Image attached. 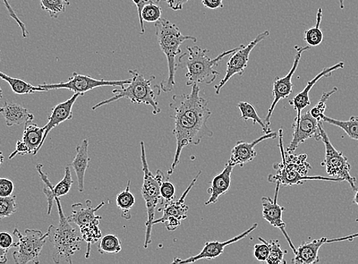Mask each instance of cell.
Here are the masks:
<instances>
[{"mask_svg":"<svg viewBox=\"0 0 358 264\" xmlns=\"http://www.w3.org/2000/svg\"><path fill=\"white\" fill-rule=\"evenodd\" d=\"M199 84H194L190 94L174 95L170 108L174 110L170 116L174 119L173 134L176 139V151L168 175H171L180 161L183 149L197 146L206 138L214 135L208 126L211 112L208 101L200 96Z\"/></svg>","mask_w":358,"mask_h":264,"instance_id":"obj_1","label":"cell"},{"mask_svg":"<svg viewBox=\"0 0 358 264\" xmlns=\"http://www.w3.org/2000/svg\"><path fill=\"white\" fill-rule=\"evenodd\" d=\"M243 46L241 45L224 51L214 59L208 56L210 50L208 49H203L198 45L187 47L186 52L178 57V69H187L185 76L187 87H192L194 84H212L220 75V72L216 70L219 63L224 57L231 55Z\"/></svg>","mask_w":358,"mask_h":264,"instance_id":"obj_2","label":"cell"},{"mask_svg":"<svg viewBox=\"0 0 358 264\" xmlns=\"http://www.w3.org/2000/svg\"><path fill=\"white\" fill-rule=\"evenodd\" d=\"M279 147L282 161L276 163L273 167L276 171L275 175H270L268 180L271 183H280L283 186H293L303 184L306 181H326L340 182H344L343 179L328 177L324 176H308V174L312 168L306 159L308 156L301 154H287L283 146V130L280 129Z\"/></svg>","mask_w":358,"mask_h":264,"instance_id":"obj_3","label":"cell"},{"mask_svg":"<svg viewBox=\"0 0 358 264\" xmlns=\"http://www.w3.org/2000/svg\"><path fill=\"white\" fill-rule=\"evenodd\" d=\"M156 36L160 49L166 57L168 75L159 87L162 91L171 92L176 86V73L178 70L176 57L181 53V45L187 41L197 42V38L184 36L176 25L166 19H160L155 23Z\"/></svg>","mask_w":358,"mask_h":264,"instance_id":"obj_4","label":"cell"},{"mask_svg":"<svg viewBox=\"0 0 358 264\" xmlns=\"http://www.w3.org/2000/svg\"><path fill=\"white\" fill-rule=\"evenodd\" d=\"M55 203L59 223L50 225L47 232L48 240L53 244L52 259L55 263H72L74 254L81 250L82 237L65 216L59 198H55Z\"/></svg>","mask_w":358,"mask_h":264,"instance_id":"obj_5","label":"cell"},{"mask_svg":"<svg viewBox=\"0 0 358 264\" xmlns=\"http://www.w3.org/2000/svg\"><path fill=\"white\" fill-rule=\"evenodd\" d=\"M132 78L127 87L122 89H115L113 91L114 96L112 98L101 101L99 103L92 108V110L96 109L113 102L126 98L130 100L133 103L138 105H146L152 108V114L157 115L161 112L159 107L157 96L161 94V89L159 85H157L155 89L152 88V82L156 80L155 75H152L148 80L145 79L144 76L138 71L130 70Z\"/></svg>","mask_w":358,"mask_h":264,"instance_id":"obj_6","label":"cell"},{"mask_svg":"<svg viewBox=\"0 0 358 264\" xmlns=\"http://www.w3.org/2000/svg\"><path fill=\"white\" fill-rule=\"evenodd\" d=\"M142 171L143 173V183L141 189L142 197L146 203L148 211V220L146 223V234H145L144 248L148 249L152 243V223L155 218V210L158 204L162 202L160 194V185L165 179V176L160 170H157L156 175H153L148 163L146 150L143 141L141 142Z\"/></svg>","mask_w":358,"mask_h":264,"instance_id":"obj_7","label":"cell"},{"mask_svg":"<svg viewBox=\"0 0 358 264\" xmlns=\"http://www.w3.org/2000/svg\"><path fill=\"white\" fill-rule=\"evenodd\" d=\"M91 203L90 200H87V207H84L80 203L73 204L71 215L67 217L71 223L79 227L82 240L87 244V251L85 254L86 258H90L92 244L98 242L102 237L99 228L101 217L96 214L106 205V203L102 201L98 207L93 208Z\"/></svg>","mask_w":358,"mask_h":264,"instance_id":"obj_8","label":"cell"},{"mask_svg":"<svg viewBox=\"0 0 358 264\" xmlns=\"http://www.w3.org/2000/svg\"><path fill=\"white\" fill-rule=\"evenodd\" d=\"M13 234L19 240L15 245L17 250L13 253L15 263L27 264L31 262L38 264L40 254L48 241V233L28 228L22 234L18 228H15Z\"/></svg>","mask_w":358,"mask_h":264,"instance_id":"obj_9","label":"cell"},{"mask_svg":"<svg viewBox=\"0 0 358 264\" xmlns=\"http://www.w3.org/2000/svg\"><path fill=\"white\" fill-rule=\"evenodd\" d=\"M321 122L319 123L320 138L326 148L325 159H324L321 165L326 167L327 173L329 176L343 179V181H346L351 186L353 191H355L357 189V179L350 174L352 166L343 153L338 151L331 144Z\"/></svg>","mask_w":358,"mask_h":264,"instance_id":"obj_10","label":"cell"},{"mask_svg":"<svg viewBox=\"0 0 358 264\" xmlns=\"http://www.w3.org/2000/svg\"><path fill=\"white\" fill-rule=\"evenodd\" d=\"M131 79L125 80H96L90 78L89 75H81L78 73H73L71 78L66 82L39 85V87L47 89L48 91L56 89H68L74 93L81 94L82 96L87 92L99 87H124L129 84Z\"/></svg>","mask_w":358,"mask_h":264,"instance_id":"obj_11","label":"cell"},{"mask_svg":"<svg viewBox=\"0 0 358 264\" xmlns=\"http://www.w3.org/2000/svg\"><path fill=\"white\" fill-rule=\"evenodd\" d=\"M270 36V31L266 30L260 33L254 40H252L248 45L243 46L238 49L229 58L227 64V71L224 78L215 87V92L219 95L221 89L224 88L225 85L234 78V75H238L242 76L248 66L250 54L252 50L257 47L262 41L266 39Z\"/></svg>","mask_w":358,"mask_h":264,"instance_id":"obj_12","label":"cell"},{"mask_svg":"<svg viewBox=\"0 0 358 264\" xmlns=\"http://www.w3.org/2000/svg\"><path fill=\"white\" fill-rule=\"evenodd\" d=\"M201 175V171L194 177L190 185L187 187L181 198L176 201H172L165 203L163 209H159V212L163 211V217L153 221L152 225L159 223H164L166 226L168 231L173 232L179 226H181L182 221L187 217V212H189V207L185 204V198L193 189V186L197 182L198 179Z\"/></svg>","mask_w":358,"mask_h":264,"instance_id":"obj_13","label":"cell"},{"mask_svg":"<svg viewBox=\"0 0 358 264\" xmlns=\"http://www.w3.org/2000/svg\"><path fill=\"white\" fill-rule=\"evenodd\" d=\"M310 48L311 47L310 46H306L304 47L296 46L295 49L296 52L291 71H289L284 78H277L274 81V83H273L272 92L273 96H274V101H273L272 104L268 109V112L265 122L268 127L271 125V117L273 112H274L278 102L281 99L287 98L292 95L294 89V84L292 82L294 74L296 71L298 66H299L302 54L305 51H308V50H310Z\"/></svg>","mask_w":358,"mask_h":264,"instance_id":"obj_14","label":"cell"},{"mask_svg":"<svg viewBox=\"0 0 358 264\" xmlns=\"http://www.w3.org/2000/svg\"><path fill=\"white\" fill-rule=\"evenodd\" d=\"M320 122L311 115L310 110L301 115L299 123L293 127L294 131L293 138L285 150L287 154H293L301 144L310 138H314L317 141H320L319 129Z\"/></svg>","mask_w":358,"mask_h":264,"instance_id":"obj_15","label":"cell"},{"mask_svg":"<svg viewBox=\"0 0 358 264\" xmlns=\"http://www.w3.org/2000/svg\"><path fill=\"white\" fill-rule=\"evenodd\" d=\"M345 67L344 62H339L334 66L324 68V69L315 78L306 84L303 90L297 94L292 100L289 101V104L292 105L296 112L293 127L296 126L300 122L303 110L311 105L310 100V92L312 88L322 78H327L331 76L334 72L338 70H343Z\"/></svg>","mask_w":358,"mask_h":264,"instance_id":"obj_16","label":"cell"},{"mask_svg":"<svg viewBox=\"0 0 358 264\" xmlns=\"http://www.w3.org/2000/svg\"><path fill=\"white\" fill-rule=\"evenodd\" d=\"M258 228V224L255 223L249 229H247L244 233L231 238L225 242H208L204 244L202 251L195 256L190 257L185 260H180L179 258H175L174 263H192L200 260H214L217 258L222 254L224 249L228 245L236 243L243 240V238L251 234L255 229Z\"/></svg>","mask_w":358,"mask_h":264,"instance_id":"obj_17","label":"cell"},{"mask_svg":"<svg viewBox=\"0 0 358 264\" xmlns=\"http://www.w3.org/2000/svg\"><path fill=\"white\" fill-rule=\"evenodd\" d=\"M280 186V184L276 183L274 200L268 197H263L262 198V216L264 219H266L271 226L280 229V231L282 232L286 237L287 242L289 245L291 246L294 254H295L296 249L286 232V224L282 219L283 212L286 209L280 206L278 203Z\"/></svg>","mask_w":358,"mask_h":264,"instance_id":"obj_18","label":"cell"},{"mask_svg":"<svg viewBox=\"0 0 358 264\" xmlns=\"http://www.w3.org/2000/svg\"><path fill=\"white\" fill-rule=\"evenodd\" d=\"M278 136V133L271 131L260 136L259 138L252 142L244 141L236 142L231 151V156H230L228 163L234 167L236 166L243 167L245 164L251 163V161L257 156V152L255 151V147L264 140L275 139Z\"/></svg>","mask_w":358,"mask_h":264,"instance_id":"obj_19","label":"cell"},{"mask_svg":"<svg viewBox=\"0 0 358 264\" xmlns=\"http://www.w3.org/2000/svg\"><path fill=\"white\" fill-rule=\"evenodd\" d=\"M80 96L81 94L74 93V95L69 99L66 100L62 103L55 106L51 110V114L48 117V122L44 126L45 135L42 145H44L48 134L51 131L55 129L56 126L62 124V123L70 121L73 118V108Z\"/></svg>","mask_w":358,"mask_h":264,"instance_id":"obj_20","label":"cell"},{"mask_svg":"<svg viewBox=\"0 0 358 264\" xmlns=\"http://www.w3.org/2000/svg\"><path fill=\"white\" fill-rule=\"evenodd\" d=\"M235 167L227 163L223 171L217 175L210 182V186L208 190L210 194L208 200L206 205L215 204L218 202L220 196L227 193L231 186V175Z\"/></svg>","mask_w":358,"mask_h":264,"instance_id":"obj_21","label":"cell"},{"mask_svg":"<svg viewBox=\"0 0 358 264\" xmlns=\"http://www.w3.org/2000/svg\"><path fill=\"white\" fill-rule=\"evenodd\" d=\"M7 126H20L31 122L35 118L29 110L10 101H5L0 108Z\"/></svg>","mask_w":358,"mask_h":264,"instance_id":"obj_22","label":"cell"},{"mask_svg":"<svg viewBox=\"0 0 358 264\" xmlns=\"http://www.w3.org/2000/svg\"><path fill=\"white\" fill-rule=\"evenodd\" d=\"M327 240L328 237H322L320 240L301 244L294 254L295 256L292 261V263L311 264L320 263V249L324 244L327 243Z\"/></svg>","mask_w":358,"mask_h":264,"instance_id":"obj_23","label":"cell"},{"mask_svg":"<svg viewBox=\"0 0 358 264\" xmlns=\"http://www.w3.org/2000/svg\"><path fill=\"white\" fill-rule=\"evenodd\" d=\"M76 155L73 159L72 166L78 178V190L84 191L85 175L87 171L90 158L89 156V140L85 139L76 147Z\"/></svg>","mask_w":358,"mask_h":264,"instance_id":"obj_24","label":"cell"},{"mask_svg":"<svg viewBox=\"0 0 358 264\" xmlns=\"http://www.w3.org/2000/svg\"><path fill=\"white\" fill-rule=\"evenodd\" d=\"M45 135L44 127H40L32 122L24 124L22 140L27 145L31 151V155L36 156L38 151L43 147Z\"/></svg>","mask_w":358,"mask_h":264,"instance_id":"obj_25","label":"cell"},{"mask_svg":"<svg viewBox=\"0 0 358 264\" xmlns=\"http://www.w3.org/2000/svg\"><path fill=\"white\" fill-rule=\"evenodd\" d=\"M321 121L339 127L345 132L349 138L358 141V116H352L348 121H339L324 114L321 117Z\"/></svg>","mask_w":358,"mask_h":264,"instance_id":"obj_26","label":"cell"},{"mask_svg":"<svg viewBox=\"0 0 358 264\" xmlns=\"http://www.w3.org/2000/svg\"><path fill=\"white\" fill-rule=\"evenodd\" d=\"M0 79L10 84L11 89L15 94H17V95H29V94L38 91H48L45 89L33 86V85L28 83L27 82H25L22 80L13 78L11 76L8 75L2 72H0Z\"/></svg>","mask_w":358,"mask_h":264,"instance_id":"obj_27","label":"cell"},{"mask_svg":"<svg viewBox=\"0 0 358 264\" xmlns=\"http://www.w3.org/2000/svg\"><path fill=\"white\" fill-rule=\"evenodd\" d=\"M162 15H163V8L158 3L150 0L148 3L145 4L139 18L141 35H144L145 33L143 22L156 23L161 19Z\"/></svg>","mask_w":358,"mask_h":264,"instance_id":"obj_28","label":"cell"},{"mask_svg":"<svg viewBox=\"0 0 358 264\" xmlns=\"http://www.w3.org/2000/svg\"><path fill=\"white\" fill-rule=\"evenodd\" d=\"M131 181L127 182L126 189L117 195L116 204L122 211V217L126 219H130L131 216L130 210L134 206L136 200L130 189Z\"/></svg>","mask_w":358,"mask_h":264,"instance_id":"obj_29","label":"cell"},{"mask_svg":"<svg viewBox=\"0 0 358 264\" xmlns=\"http://www.w3.org/2000/svg\"><path fill=\"white\" fill-rule=\"evenodd\" d=\"M237 106L238 108L241 110V118L242 120L245 122L252 120L253 122V124H259L262 129L263 132L265 133L271 131L270 127H268L266 124L262 120L255 107L249 103V102L241 101Z\"/></svg>","mask_w":358,"mask_h":264,"instance_id":"obj_30","label":"cell"},{"mask_svg":"<svg viewBox=\"0 0 358 264\" xmlns=\"http://www.w3.org/2000/svg\"><path fill=\"white\" fill-rule=\"evenodd\" d=\"M322 15V8H320L317 15V24H315L314 27L304 32L303 40L311 47L319 46L323 41V33L320 29Z\"/></svg>","mask_w":358,"mask_h":264,"instance_id":"obj_31","label":"cell"},{"mask_svg":"<svg viewBox=\"0 0 358 264\" xmlns=\"http://www.w3.org/2000/svg\"><path fill=\"white\" fill-rule=\"evenodd\" d=\"M42 10L49 14L51 18L57 17L66 12V7L71 5L69 0H40Z\"/></svg>","mask_w":358,"mask_h":264,"instance_id":"obj_32","label":"cell"},{"mask_svg":"<svg viewBox=\"0 0 358 264\" xmlns=\"http://www.w3.org/2000/svg\"><path fill=\"white\" fill-rule=\"evenodd\" d=\"M122 250V243L116 235L108 234L101 237L98 246V251L101 254H118Z\"/></svg>","mask_w":358,"mask_h":264,"instance_id":"obj_33","label":"cell"},{"mask_svg":"<svg viewBox=\"0 0 358 264\" xmlns=\"http://www.w3.org/2000/svg\"><path fill=\"white\" fill-rule=\"evenodd\" d=\"M259 240L261 242H264L268 244L269 247V256L266 261L268 264H281L287 263L284 260L285 255L287 254V251H283L280 248V242L278 240H271L267 242L264 240L262 237H259Z\"/></svg>","mask_w":358,"mask_h":264,"instance_id":"obj_34","label":"cell"},{"mask_svg":"<svg viewBox=\"0 0 358 264\" xmlns=\"http://www.w3.org/2000/svg\"><path fill=\"white\" fill-rule=\"evenodd\" d=\"M36 169L39 173L40 177L41 178V181L44 184L43 192L46 195L48 200V216H50L55 202L54 185L50 182L48 175L43 172V165L38 164L36 166Z\"/></svg>","mask_w":358,"mask_h":264,"instance_id":"obj_35","label":"cell"},{"mask_svg":"<svg viewBox=\"0 0 358 264\" xmlns=\"http://www.w3.org/2000/svg\"><path fill=\"white\" fill-rule=\"evenodd\" d=\"M73 184V177L69 166L65 168V175L61 182L54 186V194L55 198H62L69 193Z\"/></svg>","mask_w":358,"mask_h":264,"instance_id":"obj_36","label":"cell"},{"mask_svg":"<svg viewBox=\"0 0 358 264\" xmlns=\"http://www.w3.org/2000/svg\"><path fill=\"white\" fill-rule=\"evenodd\" d=\"M17 210L18 205L16 203V196L0 197V219L10 217L15 214Z\"/></svg>","mask_w":358,"mask_h":264,"instance_id":"obj_37","label":"cell"},{"mask_svg":"<svg viewBox=\"0 0 358 264\" xmlns=\"http://www.w3.org/2000/svg\"><path fill=\"white\" fill-rule=\"evenodd\" d=\"M338 88L335 87L330 91L324 92L322 94V96L320 101L318 102V104L310 110V112L313 117L317 118L319 121H321V117L322 115H324V113H325L327 110L326 102L332 95H334V94L338 91Z\"/></svg>","mask_w":358,"mask_h":264,"instance_id":"obj_38","label":"cell"},{"mask_svg":"<svg viewBox=\"0 0 358 264\" xmlns=\"http://www.w3.org/2000/svg\"><path fill=\"white\" fill-rule=\"evenodd\" d=\"M176 186L173 183L169 180L162 182L160 185V194L162 203H168L174 200L176 198Z\"/></svg>","mask_w":358,"mask_h":264,"instance_id":"obj_39","label":"cell"},{"mask_svg":"<svg viewBox=\"0 0 358 264\" xmlns=\"http://www.w3.org/2000/svg\"><path fill=\"white\" fill-rule=\"evenodd\" d=\"M3 2L6 8V10L10 14L12 19H13L17 24L19 25V27L20 28L22 31V36L24 38H27L29 36V32L27 29V27H25L24 23H23L21 20L19 18L18 15H16L15 12L14 11L13 7L10 6V3H8V0H3Z\"/></svg>","mask_w":358,"mask_h":264,"instance_id":"obj_40","label":"cell"},{"mask_svg":"<svg viewBox=\"0 0 358 264\" xmlns=\"http://www.w3.org/2000/svg\"><path fill=\"white\" fill-rule=\"evenodd\" d=\"M254 256L260 262H266L269 256V247L267 244L262 242L254 247Z\"/></svg>","mask_w":358,"mask_h":264,"instance_id":"obj_41","label":"cell"},{"mask_svg":"<svg viewBox=\"0 0 358 264\" xmlns=\"http://www.w3.org/2000/svg\"><path fill=\"white\" fill-rule=\"evenodd\" d=\"M15 189L14 183L10 179L0 177V197H10Z\"/></svg>","mask_w":358,"mask_h":264,"instance_id":"obj_42","label":"cell"},{"mask_svg":"<svg viewBox=\"0 0 358 264\" xmlns=\"http://www.w3.org/2000/svg\"><path fill=\"white\" fill-rule=\"evenodd\" d=\"M15 243L13 242L12 235L8 232H0V248L10 250L15 248Z\"/></svg>","mask_w":358,"mask_h":264,"instance_id":"obj_43","label":"cell"},{"mask_svg":"<svg viewBox=\"0 0 358 264\" xmlns=\"http://www.w3.org/2000/svg\"><path fill=\"white\" fill-rule=\"evenodd\" d=\"M31 155V151L28 147L27 145L25 144L22 140L17 141L15 149L12 154L8 157V159L11 160L17 156H25Z\"/></svg>","mask_w":358,"mask_h":264,"instance_id":"obj_44","label":"cell"},{"mask_svg":"<svg viewBox=\"0 0 358 264\" xmlns=\"http://www.w3.org/2000/svg\"><path fill=\"white\" fill-rule=\"evenodd\" d=\"M165 3L173 11L182 10L184 6L189 1V0H164Z\"/></svg>","mask_w":358,"mask_h":264,"instance_id":"obj_45","label":"cell"},{"mask_svg":"<svg viewBox=\"0 0 358 264\" xmlns=\"http://www.w3.org/2000/svg\"><path fill=\"white\" fill-rule=\"evenodd\" d=\"M202 4L209 10H215L223 8L224 0H202Z\"/></svg>","mask_w":358,"mask_h":264,"instance_id":"obj_46","label":"cell"},{"mask_svg":"<svg viewBox=\"0 0 358 264\" xmlns=\"http://www.w3.org/2000/svg\"><path fill=\"white\" fill-rule=\"evenodd\" d=\"M358 237V233L355 234L349 235L345 237H338V238H332V240H329L327 242V243H334V242H345V241H353L355 237Z\"/></svg>","mask_w":358,"mask_h":264,"instance_id":"obj_47","label":"cell"},{"mask_svg":"<svg viewBox=\"0 0 358 264\" xmlns=\"http://www.w3.org/2000/svg\"><path fill=\"white\" fill-rule=\"evenodd\" d=\"M149 1H150V0H132V2L136 6V8H138L139 18L141 17L143 7L145 6V4L148 3Z\"/></svg>","mask_w":358,"mask_h":264,"instance_id":"obj_48","label":"cell"},{"mask_svg":"<svg viewBox=\"0 0 358 264\" xmlns=\"http://www.w3.org/2000/svg\"><path fill=\"white\" fill-rule=\"evenodd\" d=\"M8 250L0 248V264L6 263L8 261L7 254Z\"/></svg>","mask_w":358,"mask_h":264,"instance_id":"obj_49","label":"cell"},{"mask_svg":"<svg viewBox=\"0 0 358 264\" xmlns=\"http://www.w3.org/2000/svg\"><path fill=\"white\" fill-rule=\"evenodd\" d=\"M355 194L354 196L353 202L356 204V205L358 207V187H357V189L355 190Z\"/></svg>","mask_w":358,"mask_h":264,"instance_id":"obj_50","label":"cell"},{"mask_svg":"<svg viewBox=\"0 0 358 264\" xmlns=\"http://www.w3.org/2000/svg\"><path fill=\"white\" fill-rule=\"evenodd\" d=\"M4 159L5 158L3 154V152L0 151V167H1L2 164L3 163Z\"/></svg>","mask_w":358,"mask_h":264,"instance_id":"obj_51","label":"cell"},{"mask_svg":"<svg viewBox=\"0 0 358 264\" xmlns=\"http://www.w3.org/2000/svg\"><path fill=\"white\" fill-rule=\"evenodd\" d=\"M339 6H340L341 10H344L345 0H339Z\"/></svg>","mask_w":358,"mask_h":264,"instance_id":"obj_52","label":"cell"},{"mask_svg":"<svg viewBox=\"0 0 358 264\" xmlns=\"http://www.w3.org/2000/svg\"><path fill=\"white\" fill-rule=\"evenodd\" d=\"M0 61H1V51H0ZM3 96V92L1 87H0V98H2Z\"/></svg>","mask_w":358,"mask_h":264,"instance_id":"obj_53","label":"cell"},{"mask_svg":"<svg viewBox=\"0 0 358 264\" xmlns=\"http://www.w3.org/2000/svg\"><path fill=\"white\" fill-rule=\"evenodd\" d=\"M157 1L159 3V0H157Z\"/></svg>","mask_w":358,"mask_h":264,"instance_id":"obj_54","label":"cell"}]
</instances>
